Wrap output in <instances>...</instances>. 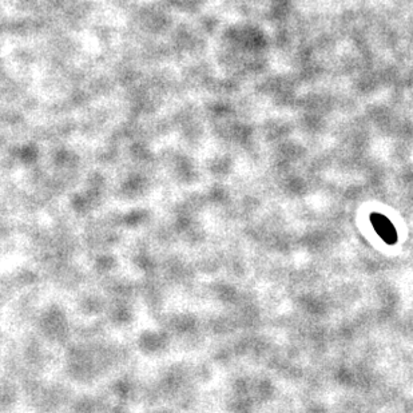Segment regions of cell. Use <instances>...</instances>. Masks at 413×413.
Segmentation results:
<instances>
[{
	"label": "cell",
	"mask_w": 413,
	"mask_h": 413,
	"mask_svg": "<svg viewBox=\"0 0 413 413\" xmlns=\"http://www.w3.org/2000/svg\"><path fill=\"white\" fill-rule=\"evenodd\" d=\"M372 219L373 228L376 229L377 234L386 242V243H395L397 239L396 230L393 228V225L388 221V218L383 217L380 214H372L370 217Z\"/></svg>",
	"instance_id": "1"
}]
</instances>
